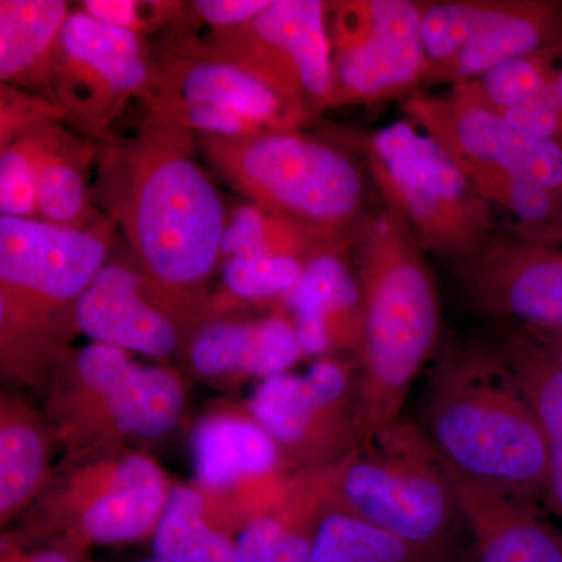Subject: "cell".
Segmentation results:
<instances>
[{"mask_svg":"<svg viewBox=\"0 0 562 562\" xmlns=\"http://www.w3.org/2000/svg\"><path fill=\"white\" fill-rule=\"evenodd\" d=\"M403 110L452 155L487 202L512 214L513 235L562 244V140L514 131L453 90L409 95Z\"/></svg>","mask_w":562,"mask_h":562,"instance_id":"obj_3","label":"cell"},{"mask_svg":"<svg viewBox=\"0 0 562 562\" xmlns=\"http://www.w3.org/2000/svg\"><path fill=\"white\" fill-rule=\"evenodd\" d=\"M416 424L452 475L546 505L549 450L542 425L494 342L439 347Z\"/></svg>","mask_w":562,"mask_h":562,"instance_id":"obj_1","label":"cell"},{"mask_svg":"<svg viewBox=\"0 0 562 562\" xmlns=\"http://www.w3.org/2000/svg\"><path fill=\"white\" fill-rule=\"evenodd\" d=\"M550 92H552L554 109H557L558 121H560V139L562 140V55L553 66Z\"/></svg>","mask_w":562,"mask_h":562,"instance_id":"obj_38","label":"cell"},{"mask_svg":"<svg viewBox=\"0 0 562 562\" xmlns=\"http://www.w3.org/2000/svg\"><path fill=\"white\" fill-rule=\"evenodd\" d=\"M181 121L199 131L241 138L279 120L283 98L262 77L228 65H192L180 81Z\"/></svg>","mask_w":562,"mask_h":562,"instance_id":"obj_19","label":"cell"},{"mask_svg":"<svg viewBox=\"0 0 562 562\" xmlns=\"http://www.w3.org/2000/svg\"><path fill=\"white\" fill-rule=\"evenodd\" d=\"M271 0H199L195 10L210 24L233 25L251 22Z\"/></svg>","mask_w":562,"mask_h":562,"instance_id":"obj_34","label":"cell"},{"mask_svg":"<svg viewBox=\"0 0 562 562\" xmlns=\"http://www.w3.org/2000/svg\"><path fill=\"white\" fill-rule=\"evenodd\" d=\"M85 390L121 432L155 439L168 435L184 409V392L172 372L140 368L127 350L92 342L77 357Z\"/></svg>","mask_w":562,"mask_h":562,"instance_id":"obj_13","label":"cell"},{"mask_svg":"<svg viewBox=\"0 0 562 562\" xmlns=\"http://www.w3.org/2000/svg\"><path fill=\"white\" fill-rule=\"evenodd\" d=\"M80 546H46L36 549L25 550L20 543H13L3 539L2 558L0 562H81L79 552Z\"/></svg>","mask_w":562,"mask_h":562,"instance_id":"obj_35","label":"cell"},{"mask_svg":"<svg viewBox=\"0 0 562 562\" xmlns=\"http://www.w3.org/2000/svg\"><path fill=\"white\" fill-rule=\"evenodd\" d=\"M269 54L266 83L281 98L331 103L333 58L325 27V7L317 0H271L250 22Z\"/></svg>","mask_w":562,"mask_h":562,"instance_id":"obj_15","label":"cell"},{"mask_svg":"<svg viewBox=\"0 0 562 562\" xmlns=\"http://www.w3.org/2000/svg\"><path fill=\"white\" fill-rule=\"evenodd\" d=\"M344 250L313 257L290 294L303 355L322 357L335 347L360 351L364 331L361 283Z\"/></svg>","mask_w":562,"mask_h":562,"instance_id":"obj_16","label":"cell"},{"mask_svg":"<svg viewBox=\"0 0 562 562\" xmlns=\"http://www.w3.org/2000/svg\"><path fill=\"white\" fill-rule=\"evenodd\" d=\"M85 13L92 20L113 27L132 29L136 24V5L131 0H88Z\"/></svg>","mask_w":562,"mask_h":562,"instance_id":"obj_36","label":"cell"},{"mask_svg":"<svg viewBox=\"0 0 562 562\" xmlns=\"http://www.w3.org/2000/svg\"><path fill=\"white\" fill-rule=\"evenodd\" d=\"M101 483L87 486L76 497L70 539L81 542L124 543L138 541L157 528L169 487L154 461L127 454L111 462Z\"/></svg>","mask_w":562,"mask_h":562,"instance_id":"obj_14","label":"cell"},{"mask_svg":"<svg viewBox=\"0 0 562 562\" xmlns=\"http://www.w3.org/2000/svg\"><path fill=\"white\" fill-rule=\"evenodd\" d=\"M191 446L195 476L210 490L271 475L283 461L279 446L257 422L227 414L202 420Z\"/></svg>","mask_w":562,"mask_h":562,"instance_id":"obj_21","label":"cell"},{"mask_svg":"<svg viewBox=\"0 0 562 562\" xmlns=\"http://www.w3.org/2000/svg\"><path fill=\"white\" fill-rule=\"evenodd\" d=\"M47 447L40 428L24 414L2 406L0 425V519L9 522L43 486Z\"/></svg>","mask_w":562,"mask_h":562,"instance_id":"obj_27","label":"cell"},{"mask_svg":"<svg viewBox=\"0 0 562 562\" xmlns=\"http://www.w3.org/2000/svg\"><path fill=\"white\" fill-rule=\"evenodd\" d=\"M308 261L292 255L233 257L224 268V281L238 297L269 299L290 295Z\"/></svg>","mask_w":562,"mask_h":562,"instance_id":"obj_30","label":"cell"},{"mask_svg":"<svg viewBox=\"0 0 562 562\" xmlns=\"http://www.w3.org/2000/svg\"><path fill=\"white\" fill-rule=\"evenodd\" d=\"M85 205V181L65 162H50L38 172V206L52 221L76 220Z\"/></svg>","mask_w":562,"mask_h":562,"instance_id":"obj_31","label":"cell"},{"mask_svg":"<svg viewBox=\"0 0 562 562\" xmlns=\"http://www.w3.org/2000/svg\"><path fill=\"white\" fill-rule=\"evenodd\" d=\"M324 513L312 473H295L286 484L280 512L261 514L235 541L232 562H310Z\"/></svg>","mask_w":562,"mask_h":562,"instance_id":"obj_22","label":"cell"},{"mask_svg":"<svg viewBox=\"0 0 562 562\" xmlns=\"http://www.w3.org/2000/svg\"><path fill=\"white\" fill-rule=\"evenodd\" d=\"M128 235L151 279L166 288H192L213 271L224 235L216 188L179 147L144 155L133 177Z\"/></svg>","mask_w":562,"mask_h":562,"instance_id":"obj_7","label":"cell"},{"mask_svg":"<svg viewBox=\"0 0 562 562\" xmlns=\"http://www.w3.org/2000/svg\"><path fill=\"white\" fill-rule=\"evenodd\" d=\"M420 20V2L413 0L342 3L336 18L331 103L409 98L427 72Z\"/></svg>","mask_w":562,"mask_h":562,"instance_id":"obj_9","label":"cell"},{"mask_svg":"<svg viewBox=\"0 0 562 562\" xmlns=\"http://www.w3.org/2000/svg\"><path fill=\"white\" fill-rule=\"evenodd\" d=\"M105 258V244L88 233L0 217L2 295L20 292L36 302L76 305Z\"/></svg>","mask_w":562,"mask_h":562,"instance_id":"obj_11","label":"cell"},{"mask_svg":"<svg viewBox=\"0 0 562 562\" xmlns=\"http://www.w3.org/2000/svg\"><path fill=\"white\" fill-rule=\"evenodd\" d=\"M494 344L516 373L541 422L549 450L546 505L562 520V368L522 327L503 328Z\"/></svg>","mask_w":562,"mask_h":562,"instance_id":"obj_23","label":"cell"},{"mask_svg":"<svg viewBox=\"0 0 562 562\" xmlns=\"http://www.w3.org/2000/svg\"><path fill=\"white\" fill-rule=\"evenodd\" d=\"M562 54V0H469L468 40L430 83H468L538 55Z\"/></svg>","mask_w":562,"mask_h":562,"instance_id":"obj_12","label":"cell"},{"mask_svg":"<svg viewBox=\"0 0 562 562\" xmlns=\"http://www.w3.org/2000/svg\"><path fill=\"white\" fill-rule=\"evenodd\" d=\"M310 473L325 506L406 541L453 547L465 527L446 462L416 422L398 420Z\"/></svg>","mask_w":562,"mask_h":562,"instance_id":"obj_4","label":"cell"},{"mask_svg":"<svg viewBox=\"0 0 562 562\" xmlns=\"http://www.w3.org/2000/svg\"><path fill=\"white\" fill-rule=\"evenodd\" d=\"M60 41L74 60L95 70L114 90L133 91L146 80L139 41L132 29L113 27L87 13H74L63 25Z\"/></svg>","mask_w":562,"mask_h":562,"instance_id":"obj_25","label":"cell"},{"mask_svg":"<svg viewBox=\"0 0 562 562\" xmlns=\"http://www.w3.org/2000/svg\"><path fill=\"white\" fill-rule=\"evenodd\" d=\"M303 355L294 324L271 317L261 322H214L191 347V362L203 376L233 373L268 376L290 371Z\"/></svg>","mask_w":562,"mask_h":562,"instance_id":"obj_20","label":"cell"},{"mask_svg":"<svg viewBox=\"0 0 562 562\" xmlns=\"http://www.w3.org/2000/svg\"><path fill=\"white\" fill-rule=\"evenodd\" d=\"M38 206V173L18 149L0 157V210L2 216L25 217Z\"/></svg>","mask_w":562,"mask_h":562,"instance_id":"obj_32","label":"cell"},{"mask_svg":"<svg viewBox=\"0 0 562 562\" xmlns=\"http://www.w3.org/2000/svg\"><path fill=\"white\" fill-rule=\"evenodd\" d=\"M138 562H169V561H166V560H162V558H158V557H150V558H144V560H140Z\"/></svg>","mask_w":562,"mask_h":562,"instance_id":"obj_39","label":"cell"},{"mask_svg":"<svg viewBox=\"0 0 562 562\" xmlns=\"http://www.w3.org/2000/svg\"><path fill=\"white\" fill-rule=\"evenodd\" d=\"M561 55H538L505 63L468 83L457 85L453 91L494 113L516 109L549 90L554 63Z\"/></svg>","mask_w":562,"mask_h":562,"instance_id":"obj_29","label":"cell"},{"mask_svg":"<svg viewBox=\"0 0 562 562\" xmlns=\"http://www.w3.org/2000/svg\"><path fill=\"white\" fill-rule=\"evenodd\" d=\"M138 273L106 265L74 305V317L92 341L150 357L176 349V325L139 294Z\"/></svg>","mask_w":562,"mask_h":562,"instance_id":"obj_18","label":"cell"},{"mask_svg":"<svg viewBox=\"0 0 562 562\" xmlns=\"http://www.w3.org/2000/svg\"><path fill=\"white\" fill-rule=\"evenodd\" d=\"M457 546L428 547L324 505L310 562H458Z\"/></svg>","mask_w":562,"mask_h":562,"instance_id":"obj_24","label":"cell"},{"mask_svg":"<svg viewBox=\"0 0 562 562\" xmlns=\"http://www.w3.org/2000/svg\"><path fill=\"white\" fill-rule=\"evenodd\" d=\"M450 476L476 562H562V530L546 519L538 503Z\"/></svg>","mask_w":562,"mask_h":562,"instance_id":"obj_17","label":"cell"},{"mask_svg":"<svg viewBox=\"0 0 562 562\" xmlns=\"http://www.w3.org/2000/svg\"><path fill=\"white\" fill-rule=\"evenodd\" d=\"M527 330V328H525ZM532 338L541 344L542 349L562 368V328L557 330H527Z\"/></svg>","mask_w":562,"mask_h":562,"instance_id":"obj_37","label":"cell"},{"mask_svg":"<svg viewBox=\"0 0 562 562\" xmlns=\"http://www.w3.org/2000/svg\"><path fill=\"white\" fill-rule=\"evenodd\" d=\"M498 116L514 131L542 139H560V121L552 99V92L543 91L538 98L524 105L501 111Z\"/></svg>","mask_w":562,"mask_h":562,"instance_id":"obj_33","label":"cell"},{"mask_svg":"<svg viewBox=\"0 0 562 562\" xmlns=\"http://www.w3.org/2000/svg\"><path fill=\"white\" fill-rule=\"evenodd\" d=\"M366 155L380 194L401 210L425 254L453 268L495 238L491 203L452 155L414 122L373 133Z\"/></svg>","mask_w":562,"mask_h":562,"instance_id":"obj_5","label":"cell"},{"mask_svg":"<svg viewBox=\"0 0 562 562\" xmlns=\"http://www.w3.org/2000/svg\"><path fill=\"white\" fill-rule=\"evenodd\" d=\"M358 361L321 358L306 375L268 376L250 398L254 420L297 473L341 461L361 443Z\"/></svg>","mask_w":562,"mask_h":562,"instance_id":"obj_8","label":"cell"},{"mask_svg":"<svg viewBox=\"0 0 562 562\" xmlns=\"http://www.w3.org/2000/svg\"><path fill=\"white\" fill-rule=\"evenodd\" d=\"M225 143L217 154L225 171L277 216L350 239L371 216L364 173L333 144L291 133Z\"/></svg>","mask_w":562,"mask_h":562,"instance_id":"obj_6","label":"cell"},{"mask_svg":"<svg viewBox=\"0 0 562 562\" xmlns=\"http://www.w3.org/2000/svg\"><path fill=\"white\" fill-rule=\"evenodd\" d=\"M380 194V192H379ZM355 235L364 331L357 353L361 442L402 420L414 380L439 349L441 301L425 251L383 198Z\"/></svg>","mask_w":562,"mask_h":562,"instance_id":"obj_2","label":"cell"},{"mask_svg":"<svg viewBox=\"0 0 562 562\" xmlns=\"http://www.w3.org/2000/svg\"><path fill=\"white\" fill-rule=\"evenodd\" d=\"M235 541L206 522L205 503L198 491L173 486L157 528L154 554L169 562H232Z\"/></svg>","mask_w":562,"mask_h":562,"instance_id":"obj_26","label":"cell"},{"mask_svg":"<svg viewBox=\"0 0 562 562\" xmlns=\"http://www.w3.org/2000/svg\"><path fill=\"white\" fill-rule=\"evenodd\" d=\"M60 0L0 2V77L3 80L31 68L60 36L68 20Z\"/></svg>","mask_w":562,"mask_h":562,"instance_id":"obj_28","label":"cell"},{"mask_svg":"<svg viewBox=\"0 0 562 562\" xmlns=\"http://www.w3.org/2000/svg\"><path fill=\"white\" fill-rule=\"evenodd\" d=\"M452 269L473 312L527 330L562 328V244L495 235L482 254Z\"/></svg>","mask_w":562,"mask_h":562,"instance_id":"obj_10","label":"cell"}]
</instances>
